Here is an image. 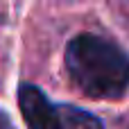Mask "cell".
Wrapping results in <instances>:
<instances>
[{
    "label": "cell",
    "mask_w": 129,
    "mask_h": 129,
    "mask_svg": "<svg viewBox=\"0 0 129 129\" xmlns=\"http://www.w3.org/2000/svg\"><path fill=\"white\" fill-rule=\"evenodd\" d=\"M70 82L93 100H120L129 91V54L111 39L82 32L63 54Z\"/></svg>",
    "instance_id": "obj_1"
},
{
    "label": "cell",
    "mask_w": 129,
    "mask_h": 129,
    "mask_svg": "<svg viewBox=\"0 0 129 129\" xmlns=\"http://www.w3.org/2000/svg\"><path fill=\"white\" fill-rule=\"evenodd\" d=\"M18 107L29 129H104L98 116L75 104L52 102L34 84L18 86Z\"/></svg>",
    "instance_id": "obj_2"
},
{
    "label": "cell",
    "mask_w": 129,
    "mask_h": 129,
    "mask_svg": "<svg viewBox=\"0 0 129 129\" xmlns=\"http://www.w3.org/2000/svg\"><path fill=\"white\" fill-rule=\"evenodd\" d=\"M0 129H16L14 127V122H11V118L0 109Z\"/></svg>",
    "instance_id": "obj_3"
},
{
    "label": "cell",
    "mask_w": 129,
    "mask_h": 129,
    "mask_svg": "<svg viewBox=\"0 0 129 129\" xmlns=\"http://www.w3.org/2000/svg\"><path fill=\"white\" fill-rule=\"evenodd\" d=\"M127 129H129V127H127Z\"/></svg>",
    "instance_id": "obj_4"
}]
</instances>
